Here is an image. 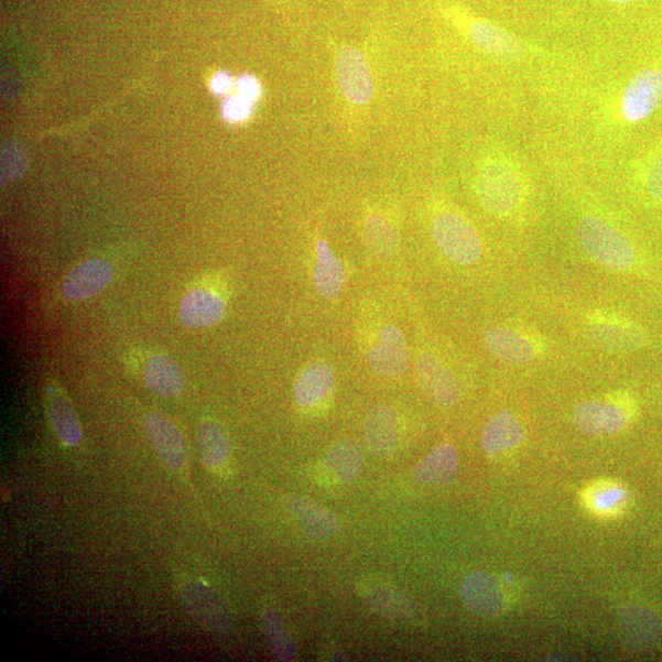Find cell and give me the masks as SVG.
<instances>
[{
  "label": "cell",
  "instance_id": "36",
  "mask_svg": "<svg viewBox=\"0 0 662 662\" xmlns=\"http://www.w3.org/2000/svg\"><path fill=\"white\" fill-rule=\"evenodd\" d=\"M232 79L225 73L216 75L211 83V89L216 94H225L231 89Z\"/></svg>",
  "mask_w": 662,
  "mask_h": 662
},
{
  "label": "cell",
  "instance_id": "29",
  "mask_svg": "<svg viewBox=\"0 0 662 662\" xmlns=\"http://www.w3.org/2000/svg\"><path fill=\"white\" fill-rule=\"evenodd\" d=\"M325 464L335 479L349 484L361 475L365 465L363 451L354 439H341L333 444L325 457Z\"/></svg>",
  "mask_w": 662,
  "mask_h": 662
},
{
  "label": "cell",
  "instance_id": "12",
  "mask_svg": "<svg viewBox=\"0 0 662 662\" xmlns=\"http://www.w3.org/2000/svg\"><path fill=\"white\" fill-rule=\"evenodd\" d=\"M662 102V72L645 69L627 85L622 113L628 122L639 123L653 115Z\"/></svg>",
  "mask_w": 662,
  "mask_h": 662
},
{
  "label": "cell",
  "instance_id": "26",
  "mask_svg": "<svg viewBox=\"0 0 662 662\" xmlns=\"http://www.w3.org/2000/svg\"><path fill=\"white\" fill-rule=\"evenodd\" d=\"M198 444L206 468L219 471L229 463L231 441L220 422L206 420L198 430Z\"/></svg>",
  "mask_w": 662,
  "mask_h": 662
},
{
  "label": "cell",
  "instance_id": "21",
  "mask_svg": "<svg viewBox=\"0 0 662 662\" xmlns=\"http://www.w3.org/2000/svg\"><path fill=\"white\" fill-rule=\"evenodd\" d=\"M474 45L490 56L518 61L525 54L523 42L502 28L477 20L469 28Z\"/></svg>",
  "mask_w": 662,
  "mask_h": 662
},
{
  "label": "cell",
  "instance_id": "11",
  "mask_svg": "<svg viewBox=\"0 0 662 662\" xmlns=\"http://www.w3.org/2000/svg\"><path fill=\"white\" fill-rule=\"evenodd\" d=\"M363 436L368 451L375 458H393L400 447V426L397 410L382 404L368 412L363 422Z\"/></svg>",
  "mask_w": 662,
  "mask_h": 662
},
{
  "label": "cell",
  "instance_id": "6",
  "mask_svg": "<svg viewBox=\"0 0 662 662\" xmlns=\"http://www.w3.org/2000/svg\"><path fill=\"white\" fill-rule=\"evenodd\" d=\"M336 75L346 101L355 106L372 102L376 93L373 73L361 50L341 47L336 54Z\"/></svg>",
  "mask_w": 662,
  "mask_h": 662
},
{
  "label": "cell",
  "instance_id": "20",
  "mask_svg": "<svg viewBox=\"0 0 662 662\" xmlns=\"http://www.w3.org/2000/svg\"><path fill=\"white\" fill-rule=\"evenodd\" d=\"M289 509L291 514L299 520L302 530L312 540H330L341 530L340 519L311 498L292 497L289 501Z\"/></svg>",
  "mask_w": 662,
  "mask_h": 662
},
{
  "label": "cell",
  "instance_id": "24",
  "mask_svg": "<svg viewBox=\"0 0 662 662\" xmlns=\"http://www.w3.org/2000/svg\"><path fill=\"white\" fill-rule=\"evenodd\" d=\"M363 229L367 243L376 257L392 258L399 248L400 234L397 221L382 209H371L365 215Z\"/></svg>",
  "mask_w": 662,
  "mask_h": 662
},
{
  "label": "cell",
  "instance_id": "35",
  "mask_svg": "<svg viewBox=\"0 0 662 662\" xmlns=\"http://www.w3.org/2000/svg\"><path fill=\"white\" fill-rule=\"evenodd\" d=\"M240 93L243 99L249 102H254L260 95V85L257 79L245 75L240 80Z\"/></svg>",
  "mask_w": 662,
  "mask_h": 662
},
{
  "label": "cell",
  "instance_id": "4",
  "mask_svg": "<svg viewBox=\"0 0 662 662\" xmlns=\"http://www.w3.org/2000/svg\"><path fill=\"white\" fill-rule=\"evenodd\" d=\"M433 241L454 263L474 265L482 257L481 236L475 226L459 213L441 211L431 224Z\"/></svg>",
  "mask_w": 662,
  "mask_h": 662
},
{
  "label": "cell",
  "instance_id": "19",
  "mask_svg": "<svg viewBox=\"0 0 662 662\" xmlns=\"http://www.w3.org/2000/svg\"><path fill=\"white\" fill-rule=\"evenodd\" d=\"M346 280L347 270L343 260L324 238H318L314 253V287L322 297L334 300L341 295Z\"/></svg>",
  "mask_w": 662,
  "mask_h": 662
},
{
  "label": "cell",
  "instance_id": "17",
  "mask_svg": "<svg viewBox=\"0 0 662 662\" xmlns=\"http://www.w3.org/2000/svg\"><path fill=\"white\" fill-rule=\"evenodd\" d=\"M335 371L325 361L311 362L303 367L293 384V399L301 409H314L324 403L335 388Z\"/></svg>",
  "mask_w": 662,
  "mask_h": 662
},
{
  "label": "cell",
  "instance_id": "33",
  "mask_svg": "<svg viewBox=\"0 0 662 662\" xmlns=\"http://www.w3.org/2000/svg\"><path fill=\"white\" fill-rule=\"evenodd\" d=\"M648 191L651 198L662 204V153L651 166L648 176Z\"/></svg>",
  "mask_w": 662,
  "mask_h": 662
},
{
  "label": "cell",
  "instance_id": "1",
  "mask_svg": "<svg viewBox=\"0 0 662 662\" xmlns=\"http://www.w3.org/2000/svg\"><path fill=\"white\" fill-rule=\"evenodd\" d=\"M477 192L488 211L513 215L524 200L525 187L519 171L503 159L487 161L477 176Z\"/></svg>",
  "mask_w": 662,
  "mask_h": 662
},
{
  "label": "cell",
  "instance_id": "10",
  "mask_svg": "<svg viewBox=\"0 0 662 662\" xmlns=\"http://www.w3.org/2000/svg\"><path fill=\"white\" fill-rule=\"evenodd\" d=\"M416 376L423 392L442 409H451L460 401L457 378L438 358L423 354L416 360Z\"/></svg>",
  "mask_w": 662,
  "mask_h": 662
},
{
  "label": "cell",
  "instance_id": "8",
  "mask_svg": "<svg viewBox=\"0 0 662 662\" xmlns=\"http://www.w3.org/2000/svg\"><path fill=\"white\" fill-rule=\"evenodd\" d=\"M592 336L604 349L616 352H629L642 349L647 336L636 323L611 312L589 314Z\"/></svg>",
  "mask_w": 662,
  "mask_h": 662
},
{
  "label": "cell",
  "instance_id": "18",
  "mask_svg": "<svg viewBox=\"0 0 662 662\" xmlns=\"http://www.w3.org/2000/svg\"><path fill=\"white\" fill-rule=\"evenodd\" d=\"M46 410L54 432L65 446L75 447L83 439V430L70 399L57 382L46 388Z\"/></svg>",
  "mask_w": 662,
  "mask_h": 662
},
{
  "label": "cell",
  "instance_id": "15",
  "mask_svg": "<svg viewBox=\"0 0 662 662\" xmlns=\"http://www.w3.org/2000/svg\"><path fill=\"white\" fill-rule=\"evenodd\" d=\"M113 276L115 270L108 260L101 258L86 260L75 267L65 278L64 296L70 301L93 299L111 284Z\"/></svg>",
  "mask_w": 662,
  "mask_h": 662
},
{
  "label": "cell",
  "instance_id": "31",
  "mask_svg": "<svg viewBox=\"0 0 662 662\" xmlns=\"http://www.w3.org/2000/svg\"><path fill=\"white\" fill-rule=\"evenodd\" d=\"M28 169V155L18 143H4L2 148V182L9 183L24 176Z\"/></svg>",
  "mask_w": 662,
  "mask_h": 662
},
{
  "label": "cell",
  "instance_id": "9",
  "mask_svg": "<svg viewBox=\"0 0 662 662\" xmlns=\"http://www.w3.org/2000/svg\"><path fill=\"white\" fill-rule=\"evenodd\" d=\"M485 344L498 360L512 365L533 362L545 351V344L538 335L510 327L487 330Z\"/></svg>",
  "mask_w": 662,
  "mask_h": 662
},
{
  "label": "cell",
  "instance_id": "2",
  "mask_svg": "<svg viewBox=\"0 0 662 662\" xmlns=\"http://www.w3.org/2000/svg\"><path fill=\"white\" fill-rule=\"evenodd\" d=\"M578 235L585 252L605 268L628 271L636 264L632 243L600 217L585 216L579 223Z\"/></svg>",
  "mask_w": 662,
  "mask_h": 662
},
{
  "label": "cell",
  "instance_id": "16",
  "mask_svg": "<svg viewBox=\"0 0 662 662\" xmlns=\"http://www.w3.org/2000/svg\"><path fill=\"white\" fill-rule=\"evenodd\" d=\"M145 427L148 436L162 462L173 471L181 473L188 463V449L178 427L167 417L150 414Z\"/></svg>",
  "mask_w": 662,
  "mask_h": 662
},
{
  "label": "cell",
  "instance_id": "7",
  "mask_svg": "<svg viewBox=\"0 0 662 662\" xmlns=\"http://www.w3.org/2000/svg\"><path fill=\"white\" fill-rule=\"evenodd\" d=\"M629 421L631 411L626 401L617 397L606 401H585L574 410L575 425L589 436H612L623 431Z\"/></svg>",
  "mask_w": 662,
  "mask_h": 662
},
{
  "label": "cell",
  "instance_id": "32",
  "mask_svg": "<svg viewBox=\"0 0 662 662\" xmlns=\"http://www.w3.org/2000/svg\"><path fill=\"white\" fill-rule=\"evenodd\" d=\"M252 110V102L243 99L242 96L231 97L223 108L224 117L230 122H240L246 119Z\"/></svg>",
  "mask_w": 662,
  "mask_h": 662
},
{
  "label": "cell",
  "instance_id": "34",
  "mask_svg": "<svg viewBox=\"0 0 662 662\" xmlns=\"http://www.w3.org/2000/svg\"><path fill=\"white\" fill-rule=\"evenodd\" d=\"M626 497V493L622 490H618V488H610L607 492H600L599 496L595 495L594 503L596 508L601 510H609L618 506Z\"/></svg>",
  "mask_w": 662,
  "mask_h": 662
},
{
  "label": "cell",
  "instance_id": "25",
  "mask_svg": "<svg viewBox=\"0 0 662 662\" xmlns=\"http://www.w3.org/2000/svg\"><path fill=\"white\" fill-rule=\"evenodd\" d=\"M621 626L628 643L638 649L655 645L662 633L659 617L644 606L626 607L621 614Z\"/></svg>",
  "mask_w": 662,
  "mask_h": 662
},
{
  "label": "cell",
  "instance_id": "27",
  "mask_svg": "<svg viewBox=\"0 0 662 662\" xmlns=\"http://www.w3.org/2000/svg\"><path fill=\"white\" fill-rule=\"evenodd\" d=\"M144 379L150 390L164 398L180 395L186 386L182 368L172 358L164 355L150 357Z\"/></svg>",
  "mask_w": 662,
  "mask_h": 662
},
{
  "label": "cell",
  "instance_id": "30",
  "mask_svg": "<svg viewBox=\"0 0 662 662\" xmlns=\"http://www.w3.org/2000/svg\"><path fill=\"white\" fill-rule=\"evenodd\" d=\"M262 626L263 633L274 656L280 661H295L297 648L287 631L284 617L275 609H268L263 614Z\"/></svg>",
  "mask_w": 662,
  "mask_h": 662
},
{
  "label": "cell",
  "instance_id": "28",
  "mask_svg": "<svg viewBox=\"0 0 662 662\" xmlns=\"http://www.w3.org/2000/svg\"><path fill=\"white\" fill-rule=\"evenodd\" d=\"M368 604L377 615L397 623H409L419 614L415 601L392 586H378L368 595Z\"/></svg>",
  "mask_w": 662,
  "mask_h": 662
},
{
  "label": "cell",
  "instance_id": "14",
  "mask_svg": "<svg viewBox=\"0 0 662 662\" xmlns=\"http://www.w3.org/2000/svg\"><path fill=\"white\" fill-rule=\"evenodd\" d=\"M226 300L221 292L209 286L189 290L181 303L180 318L188 329L213 327L225 317Z\"/></svg>",
  "mask_w": 662,
  "mask_h": 662
},
{
  "label": "cell",
  "instance_id": "5",
  "mask_svg": "<svg viewBox=\"0 0 662 662\" xmlns=\"http://www.w3.org/2000/svg\"><path fill=\"white\" fill-rule=\"evenodd\" d=\"M181 594L184 605L206 631L219 637L234 633L232 612L219 593L199 580L188 579L181 585Z\"/></svg>",
  "mask_w": 662,
  "mask_h": 662
},
{
  "label": "cell",
  "instance_id": "22",
  "mask_svg": "<svg viewBox=\"0 0 662 662\" xmlns=\"http://www.w3.org/2000/svg\"><path fill=\"white\" fill-rule=\"evenodd\" d=\"M458 470V451L451 443H443L415 466L412 477L423 485L444 486L455 479Z\"/></svg>",
  "mask_w": 662,
  "mask_h": 662
},
{
  "label": "cell",
  "instance_id": "23",
  "mask_svg": "<svg viewBox=\"0 0 662 662\" xmlns=\"http://www.w3.org/2000/svg\"><path fill=\"white\" fill-rule=\"evenodd\" d=\"M523 423L512 411L503 410L488 420L482 433V448L488 455L514 449L523 442Z\"/></svg>",
  "mask_w": 662,
  "mask_h": 662
},
{
  "label": "cell",
  "instance_id": "37",
  "mask_svg": "<svg viewBox=\"0 0 662 662\" xmlns=\"http://www.w3.org/2000/svg\"><path fill=\"white\" fill-rule=\"evenodd\" d=\"M607 2L616 3V4H627L633 2V0H607Z\"/></svg>",
  "mask_w": 662,
  "mask_h": 662
},
{
  "label": "cell",
  "instance_id": "3",
  "mask_svg": "<svg viewBox=\"0 0 662 662\" xmlns=\"http://www.w3.org/2000/svg\"><path fill=\"white\" fill-rule=\"evenodd\" d=\"M363 354L372 370L386 379L403 377L410 367L405 336L392 323L379 322L363 336Z\"/></svg>",
  "mask_w": 662,
  "mask_h": 662
},
{
  "label": "cell",
  "instance_id": "13",
  "mask_svg": "<svg viewBox=\"0 0 662 662\" xmlns=\"http://www.w3.org/2000/svg\"><path fill=\"white\" fill-rule=\"evenodd\" d=\"M460 596L466 609L482 618L496 617L506 609L502 586L487 572H475L466 577Z\"/></svg>",
  "mask_w": 662,
  "mask_h": 662
}]
</instances>
